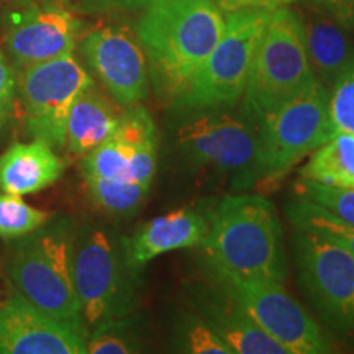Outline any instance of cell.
Instances as JSON below:
<instances>
[{"label": "cell", "mask_w": 354, "mask_h": 354, "mask_svg": "<svg viewBox=\"0 0 354 354\" xmlns=\"http://www.w3.org/2000/svg\"><path fill=\"white\" fill-rule=\"evenodd\" d=\"M74 7L81 12H123V10H143L151 0H71Z\"/></svg>", "instance_id": "f1b7e54d"}, {"label": "cell", "mask_w": 354, "mask_h": 354, "mask_svg": "<svg viewBox=\"0 0 354 354\" xmlns=\"http://www.w3.org/2000/svg\"><path fill=\"white\" fill-rule=\"evenodd\" d=\"M216 7L223 13L241 10V8H274L287 6L294 0H214Z\"/></svg>", "instance_id": "f546056e"}, {"label": "cell", "mask_w": 354, "mask_h": 354, "mask_svg": "<svg viewBox=\"0 0 354 354\" xmlns=\"http://www.w3.org/2000/svg\"><path fill=\"white\" fill-rule=\"evenodd\" d=\"M322 7L328 8L335 19L342 24L354 21V0H315Z\"/></svg>", "instance_id": "4dcf8cb0"}, {"label": "cell", "mask_w": 354, "mask_h": 354, "mask_svg": "<svg viewBox=\"0 0 354 354\" xmlns=\"http://www.w3.org/2000/svg\"><path fill=\"white\" fill-rule=\"evenodd\" d=\"M19 94V76L10 59L0 51V128L7 125L17 107Z\"/></svg>", "instance_id": "83f0119b"}, {"label": "cell", "mask_w": 354, "mask_h": 354, "mask_svg": "<svg viewBox=\"0 0 354 354\" xmlns=\"http://www.w3.org/2000/svg\"><path fill=\"white\" fill-rule=\"evenodd\" d=\"M64 161L46 141L15 143L0 156V189L17 196L41 192L59 180Z\"/></svg>", "instance_id": "e0dca14e"}, {"label": "cell", "mask_w": 354, "mask_h": 354, "mask_svg": "<svg viewBox=\"0 0 354 354\" xmlns=\"http://www.w3.org/2000/svg\"><path fill=\"white\" fill-rule=\"evenodd\" d=\"M76 225L66 215L15 238L7 261V274L15 294L55 318L84 323L74 286Z\"/></svg>", "instance_id": "3957f363"}, {"label": "cell", "mask_w": 354, "mask_h": 354, "mask_svg": "<svg viewBox=\"0 0 354 354\" xmlns=\"http://www.w3.org/2000/svg\"><path fill=\"white\" fill-rule=\"evenodd\" d=\"M202 258L214 277L284 282L287 258L276 209L261 196H227L209 218Z\"/></svg>", "instance_id": "6da1fadb"}, {"label": "cell", "mask_w": 354, "mask_h": 354, "mask_svg": "<svg viewBox=\"0 0 354 354\" xmlns=\"http://www.w3.org/2000/svg\"><path fill=\"white\" fill-rule=\"evenodd\" d=\"M263 180L279 179L335 133L328 112V88L310 81L258 123Z\"/></svg>", "instance_id": "ba28073f"}, {"label": "cell", "mask_w": 354, "mask_h": 354, "mask_svg": "<svg viewBox=\"0 0 354 354\" xmlns=\"http://www.w3.org/2000/svg\"><path fill=\"white\" fill-rule=\"evenodd\" d=\"M209 221L192 209H179L159 215L127 238L128 256L136 268L169 251L198 246L205 238Z\"/></svg>", "instance_id": "2e32d148"}, {"label": "cell", "mask_w": 354, "mask_h": 354, "mask_svg": "<svg viewBox=\"0 0 354 354\" xmlns=\"http://www.w3.org/2000/svg\"><path fill=\"white\" fill-rule=\"evenodd\" d=\"M141 12L136 37L158 95L172 104L218 41L225 13L214 0H151Z\"/></svg>", "instance_id": "7a4b0ae2"}, {"label": "cell", "mask_w": 354, "mask_h": 354, "mask_svg": "<svg viewBox=\"0 0 354 354\" xmlns=\"http://www.w3.org/2000/svg\"><path fill=\"white\" fill-rule=\"evenodd\" d=\"M189 294L196 312L228 344L233 354H287L286 348L261 330L233 295L214 279L194 284Z\"/></svg>", "instance_id": "9a60e30c"}, {"label": "cell", "mask_w": 354, "mask_h": 354, "mask_svg": "<svg viewBox=\"0 0 354 354\" xmlns=\"http://www.w3.org/2000/svg\"><path fill=\"white\" fill-rule=\"evenodd\" d=\"M122 113L92 81L71 105L64 148L76 156H86L113 135Z\"/></svg>", "instance_id": "ac0fdd59"}, {"label": "cell", "mask_w": 354, "mask_h": 354, "mask_svg": "<svg viewBox=\"0 0 354 354\" xmlns=\"http://www.w3.org/2000/svg\"><path fill=\"white\" fill-rule=\"evenodd\" d=\"M300 281L330 323L354 333V256L322 234L297 230L294 238Z\"/></svg>", "instance_id": "8fae6325"}, {"label": "cell", "mask_w": 354, "mask_h": 354, "mask_svg": "<svg viewBox=\"0 0 354 354\" xmlns=\"http://www.w3.org/2000/svg\"><path fill=\"white\" fill-rule=\"evenodd\" d=\"M185 115L177 130V146L189 162L227 176L238 189H250L263 180L258 123L236 107Z\"/></svg>", "instance_id": "52a82bcc"}, {"label": "cell", "mask_w": 354, "mask_h": 354, "mask_svg": "<svg viewBox=\"0 0 354 354\" xmlns=\"http://www.w3.org/2000/svg\"><path fill=\"white\" fill-rule=\"evenodd\" d=\"M84 183L95 205L112 215L135 214L149 194V187L125 179L84 177Z\"/></svg>", "instance_id": "7402d4cb"}, {"label": "cell", "mask_w": 354, "mask_h": 354, "mask_svg": "<svg viewBox=\"0 0 354 354\" xmlns=\"http://www.w3.org/2000/svg\"><path fill=\"white\" fill-rule=\"evenodd\" d=\"M287 216L297 230H305L333 240L354 256V227L336 218L315 203L297 197L287 203Z\"/></svg>", "instance_id": "44dd1931"}, {"label": "cell", "mask_w": 354, "mask_h": 354, "mask_svg": "<svg viewBox=\"0 0 354 354\" xmlns=\"http://www.w3.org/2000/svg\"><path fill=\"white\" fill-rule=\"evenodd\" d=\"M172 349L187 354H233L197 312L183 313L172 330Z\"/></svg>", "instance_id": "603a6c76"}, {"label": "cell", "mask_w": 354, "mask_h": 354, "mask_svg": "<svg viewBox=\"0 0 354 354\" xmlns=\"http://www.w3.org/2000/svg\"><path fill=\"white\" fill-rule=\"evenodd\" d=\"M84 323L55 318L12 294L0 304V354H86Z\"/></svg>", "instance_id": "5bb4252c"}, {"label": "cell", "mask_w": 354, "mask_h": 354, "mask_svg": "<svg viewBox=\"0 0 354 354\" xmlns=\"http://www.w3.org/2000/svg\"><path fill=\"white\" fill-rule=\"evenodd\" d=\"M271 13V8L225 13L218 41L172 100V107L180 113L238 107Z\"/></svg>", "instance_id": "5b68a950"}, {"label": "cell", "mask_w": 354, "mask_h": 354, "mask_svg": "<svg viewBox=\"0 0 354 354\" xmlns=\"http://www.w3.org/2000/svg\"><path fill=\"white\" fill-rule=\"evenodd\" d=\"M300 179L354 189V133L335 131L313 151Z\"/></svg>", "instance_id": "ffe728a7"}, {"label": "cell", "mask_w": 354, "mask_h": 354, "mask_svg": "<svg viewBox=\"0 0 354 354\" xmlns=\"http://www.w3.org/2000/svg\"><path fill=\"white\" fill-rule=\"evenodd\" d=\"M295 192H297V197L315 203L336 218L354 227V189L336 187V185L315 183L310 179H299Z\"/></svg>", "instance_id": "484cf974"}, {"label": "cell", "mask_w": 354, "mask_h": 354, "mask_svg": "<svg viewBox=\"0 0 354 354\" xmlns=\"http://www.w3.org/2000/svg\"><path fill=\"white\" fill-rule=\"evenodd\" d=\"M13 2H30V0H13Z\"/></svg>", "instance_id": "1f68e13d"}, {"label": "cell", "mask_w": 354, "mask_h": 354, "mask_svg": "<svg viewBox=\"0 0 354 354\" xmlns=\"http://www.w3.org/2000/svg\"><path fill=\"white\" fill-rule=\"evenodd\" d=\"M140 268L128 256L127 238L87 221L74 236V286L84 325L131 315L140 300Z\"/></svg>", "instance_id": "277c9868"}, {"label": "cell", "mask_w": 354, "mask_h": 354, "mask_svg": "<svg viewBox=\"0 0 354 354\" xmlns=\"http://www.w3.org/2000/svg\"><path fill=\"white\" fill-rule=\"evenodd\" d=\"M315 77L305 48L302 19L286 6L274 8L256 51L240 110L259 123Z\"/></svg>", "instance_id": "8992f818"}, {"label": "cell", "mask_w": 354, "mask_h": 354, "mask_svg": "<svg viewBox=\"0 0 354 354\" xmlns=\"http://www.w3.org/2000/svg\"><path fill=\"white\" fill-rule=\"evenodd\" d=\"M302 25L310 68L318 81L328 88L354 57L351 43L342 26L328 17L313 13L302 19Z\"/></svg>", "instance_id": "d6986e66"}, {"label": "cell", "mask_w": 354, "mask_h": 354, "mask_svg": "<svg viewBox=\"0 0 354 354\" xmlns=\"http://www.w3.org/2000/svg\"><path fill=\"white\" fill-rule=\"evenodd\" d=\"M209 277L230 292L256 325L286 348L287 354L333 351L330 339L318 323L289 295L284 282L268 279Z\"/></svg>", "instance_id": "30bf717a"}, {"label": "cell", "mask_w": 354, "mask_h": 354, "mask_svg": "<svg viewBox=\"0 0 354 354\" xmlns=\"http://www.w3.org/2000/svg\"><path fill=\"white\" fill-rule=\"evenodd\" d=\"M328 112L335 131L354 133V57L330 86Z\"/></svg>", "instance_id": "4316f807"}, {"label": "cell", "mask_w": 354, "mask_h": 354, "mask_svg": "<svg viewBox=\"0 0 354 354\" xmlns=\"http://www.w3.org/2000/svg\"><path fill=\"white\" fill-rule=\"evenodd\" d=\"M50 212L26 203L17 194H0V238L15 240L35 232L51 218Z\"/></svg>", "instance_id": "d4e9b609"}, {"label": "cell", "mask_w": 354, "mask_h": 354, "mask_svg": "<svg viewBox=\"0 0 354 354\" xmlns=\"http://www.w3.org/2000/svg\"><path fill=\"white\" fill-rule=\"evenodd\" d=\"M81 24L69 8L30 0L6 19V48L20 69L74 53Z\"/></svg>", "instance_id": "4fadbf2b"}, {"label": "cell", "mask_w": 354, "mask_h": 354, "mask_svg": "<svg viewBox=\"0 0 354 354\" xmlns=\"http://www.w3.org/2000/svg\"><path fill=\"white\" fill-rule=\"evenodd\" d=\"M92 81L74 53L21 69L17 102L25 131L33 140L46 141L53 149H63L71 105Z\"/></svg>", "instance_id": "9c48e42d"}, {"label": "cell", "mask_w": 354, "mask_h": 354, "mask_svg": "<svg viewBox=\"0 0 354 354\" xmlns=\"http://www.w3.org/2000/svg\"><path fill=\"white\" fill-rule=\"evenodd\" d=\"M87 68L120 107L138 105L148 95L149 66L136 35L125 26L105 25L79 43Z\"/></svg>", "instance_id": "7c38bea8"}, {"label": "cell", "mask_w": 354, "mask_h": 354, "mask_svg": "<svg viewBox=\"0 0 354 354\" xmlns=\"http://www.w3.org/2000/svg\"><path fill=\"white\" fill-rule=\"evenodd\" d=\"M143 351L141 335L131 315L102 323L87 338L91 354H130Z\"/></svg>", "instance_id": "cb8c5ba5"}]
</instances>
